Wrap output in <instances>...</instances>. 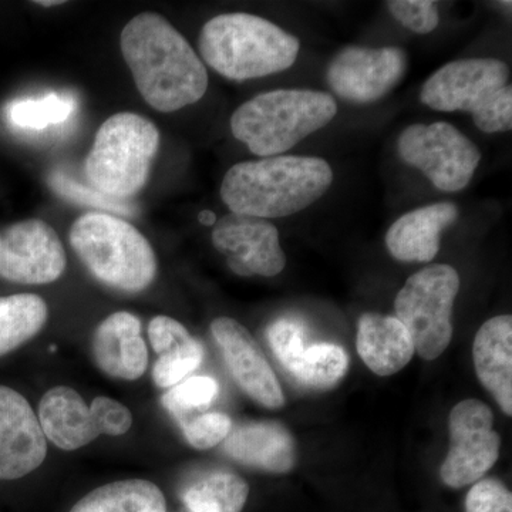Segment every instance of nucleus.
Instances as JSON below:
<instances>
[{
  "label": "nucleus",
  "mask_w": 512,
  "mask_h": 512,
  "mask_svg": "<svg viewBox=\"0 0 512 512\" xmlns=\"http://www.w3.org/2000/svg\"><path fill=\"white\" fill-rule=\"evenodd\" d=\"M448 433L450 448L440 467L441 481L456 490L477 483L500 457L493 410L480 400H463L451 410Z\"/></svg>",
  "instance_id": "9b49d317"
},
{
  "label": "nucleus",
  "mask_w": 512,
  "mask_h": 512,
  "mask_svg": "<svg viewBox=\"0 0 512 512\" xmlns=\"http://www.w3.org/2000/svg\"><path fill=\"white\" fill-rule=\"evenodd\" d=\"M211 238L238 276L272 278L285 269L279 231L268 220L229 212L214 225Z\"/></svg>",
  "instance_id": "4468645a"
},
{
  "label": "nucleus",
  "mask_w": 512,
  "mask_h": 512,
  "mask_svg": "<svg viewBox=\"0 0 512 512\" xmlns=\"http://www.w3.org/2000/svg\"><path fill=\"white\" fill-rule=\"evenodd\" d=\"M36 5H39V6H45V8H49V6H53V5H63V2L62 0H49V2H36Z\"/></svg>",
  "instance_id": "c9c22d12"
},
{
  "label": "nucleus",
  "mask_w": 512,
  "mask_h": 512,
  "mask_svg": "<svg viewBox=\"0 0 512 512\" xmlns=\"http://www.w3.org/2000/svg\"><path fill=\"white\" fill-rule=\"evenodd\" d=\"M211 333L229 373L244 393L266 409H282L285 396L281 384L249 330L238 320L221 316L212 320Z\"/></svg>",
  "instance_id": "2eb2a0df"
},
{
  "label": "nucleus",
  "mask_w": 512,
  "mask_h": 512,
  "mask_svg": "<svg viewBox=\"0 0 512 512\" xmlns=\"http://www.w3.org/2000/svg\"><path fill=\"white\" fill-rule=\"evenodd\" d=\"M356 348L377 376H392L413 359V340L396 316L365 313L357 323Z\"/></svg>",
  "instance_id": "412c9836"
},
{
  "label": "nucleus",
  "mask_w": 512,
  "mask_h": 512,
  "mask_svg": "<svg viewBox=\"0 0 512 512\" xmlns=\"http://www.w3.org/2000/svg\"><path fill=\"white\" fill-rule=\"evenodd\" d=\"M478 380L507 416H512V316L491 318L478 330L473 345Z\"/></svg>",
  "instance_id": "aec40b11"
},
{
  "label": "nucleus",
  "mask_w": 512,
  "mask_h": 512,
  "mask_svg": "<svg viewBox=\"0 0 512 512\" xmlns=\"http://www.w3.org/2000/svg\"><path fill=\"white\" fill-rule=\"evenodd\" d=\"M198 46L211 69L237 82L285 72L301 50L298 37L248 13H227L208 20Z\"/></svg>",
  "instance_id": "7ed1b4c3"
},
{
  "label": "nucleus",
  "mask_w": 512,
  "mask_h": 512,
  "mask_svg": "<svg viewBox=\"0 0 512 512\" xmlns=\"http://www.w3.org/2000/svg\"><path fill=\"white\" fill-rule=\"evenodd\" d=\"M120 46L138 92L153 109L171 113L207 93L205 64L163 16L141 13L131 19L121 32Z\"/></svg>",
  "instance_id": "f257e3e1"
},
{
  "label": "nucleus",
  "mask_w": 512,
  "mask_h": 512,
  "mask_svg": "<svg viewBox=\"0 0 512 512\" xmlns=\"http://www.w3.org/2000/svg\"><path fill=\"white\" fill-rule=\"evenodd\" d=\"M204 359V346L192 336L187 342L158 357L153 367V379L161 389H171L183 382L201 366Z\"/></svg>",
  "instance_id": "cd10ccee"
},
{
  "label": "nucleus",
  "mask_w": 512,
  "mask_h": 512,
  "mask_svg": "<svg viewBox=\"0 0 512 512\" xmlns=\"http://www.w3.org/2000/svg\"><path fill=\"white\" fill-rule=\"evenodd\" d=\"M185 440L197 450H208L218 446L231 433V417L224 413H205L195 419L184 420L181 423Z\"/></svg>",
  "instance_id": "7c9ffc66"
},
{
  "label": "nucleus",
  "mask_w": 512,
  "mask_h": 512,
  "mask_svg": "<svg viewBox=\"0 0 512 512\" xmlns=\"http://www.w3.org/2000/svg\"><path fill=\"white\" fill-rule=\"evenodd\" d=\"M198 221H200V224L205 225V227H214L218 220L217 215H215L214 212L204 210L200 212V215H198Z\"/></svg>",
  "instance_id": "f704fd0d"
},
{
  "label": "nucleus",
  "mask_w": 512,
  "mask_h": 512,
  "mask_svg": "<svg viewBox=\"0 0 512 512\" xmlns=\"http://www.w3.org/2000/svg\"><path fill=\"white\" fill-rule=\"evenodd\" d=\"M510 69L503 60L463 59L444 64L421 89V103L437 111H466L488 134L512 128Z\"/></svg>",
  "instance_id": "423d86ee"
},
{
  "label": "nucleus",
  "mask_w": 512,
  "mask_h": 512,
  "mask_svg": "<svg viewBox=\"0 0 512 512\" xmlns=\"http://www.w3.org/2000/svg\"><path fill=\"white\" fill-rule=\"evenodd\" d=\"M249 485L231 471H211L188 485L184 504L192 512H241L247 504Z\"/></svg>",
  "instance_id": "b1692460"
},
{
  "label": "nucleus",
  "mask_w": 512,
  "mask_h": 512,
  "mask_svg": "<svg viewBox=\"0 0 512 512\" xmlns=\"http://www.w3.org/2000/svg\"><path fill=\"white\" fill-rule=\"evenodd\" d=\"M76 100L72 94L50 93L36 99H20L10 103L6 114L9 123L29 133H43L63 126L72 119Z\"/></svg>",
  "instance_id": "393cba45"
},
{
  "label": "nucleus",
  "mask_w": 512,
  "mask_h": 512,
  "mask_svg": "<svg viewBox=\"0 0 512 512\" xmlns=\"http://www.w3.org/2000/svg\"><path fill=\"white\" fill-rule=\"evenodd\" d=\"M333 183L329 163L318 157L275 156L232 165L221 184L229 211L272 220L315 204Z\"/></svg>",
  "instance_id": "f03ea898"
},
{
  "label": "nucleus",
  "mask_w": 512,
  "mask_h": 512,
  "mask_svg": "<svg viewBox=\"0 0 512 512\" xmlns=\"http://www.w3.org/2000/svg\"><path fill=\"white\" fill-rule=\"evenodd\" d=\"M222 443L224 453L232 460L268 473H289L298 461L295 439L278 421L238 424Z\"/></svg>",
  "instance_id": "a211bd4d"
},
{
  "label": "nucleus",
  "mask_w": 512,
  "mask_h": 512,
  "mask_svg": "<svg viewBox=\"0 0 512 512\" xmlns=\"http://www.w3.org/2000/svg\"><path fill=\"white\" fill-rule=\"evenodd\" d=\"M39 419L47 441L63 451H76L101 434L119 437L133 426V414L111 397L97 396L92 404L72 387L56 386L39 404Z\"/></svg>",
  "instance_id": "1a4fd4ad"
},
{
  "label": "nucleus",
  "mask_w": 512,
  "mask_h": 512,
  "mask_svg": "<svg viewBox=\"0 0 512 512\" xmlns=\"http://www.w3.org/2000/svg\"><path fill=\"white\" fill-rule=\"evenodd\" d=\"M406 69V53L399 47L350 46L333 57L326 80L340 99L369 104L392 92Z\"/></svg>",
  "instance_id": "f8f14e48"
},
{
  "label": "nucleus",
  "mask_w": 512,
  "mask_h": 512,
  "mask_svg": "<svg viewBox=\"0 0 512 512\" xmlns=\"http://www.w3.org/2000/svg\"><path fill=\"white\" fill-rule=\"evenodd\" d=\"M387 9L397 22L417 35H427L439 26L440 13L430 0H390Z\"/></svg>",
  "instance_id": "2f4dec72"
},
{
  "label": "nucleus",
  "mask_w": 512,
  "mask_h": 512,
  "mask_svg": "<svg viewBox=\"0 0 512 512\" xmlns=\"http://www.w3.org/2000/svg\"><path fill=\"white\" fill-rule=\"evenodd\" d=\"M49 184L52 190L64 200L106 211V214L126 215V217H134L137 214V207L133 202L109 197L96 188L77 183L62 171L50 174Z\"/></svg>",
  "instance_id": "bb28decb"
},
{
  "label": "nucleus",
  "mask_w": 512,
  "mask_h": 512,
  "mask_svg": "<svg viewBox=\"0 0 512 512\" xmlns=\"http://www.w3.org/2000/svg\"><path fill=\"white\" fill-rule=\"evenodd\" d=\"M338 114L328 93L279 89L245 101L231 117V131L259 157L281 156L316 133Z\"/></svg>",
  "instance_id": "20e7f679"
},
{
  "label": "nucleus",
  "mask_w": 512,
  "mask_h": 512,
  "mask_svg": "<svg viewBox=\"0 0 512 512\" xmlns=\"http://www.w3.org/2000/svg\"><path fill=\"white\" fill-rule=\"evenodd\" d=\"M158 146L160 131L146 117L114 114L94 138L84 165L87 180L109 197L128 200L147 183Z\"/></svg>",
  "instance_id": "0eeeda50"
},
{
  "label": "nucleus",
  "mask_w": 512,
  "mask_h": 512,
  "mask_svg": "<svg viewBox=\"0 0 512 512\" xmlns=\"http://www.w3.org/2000/svg\"><path fill=\"white\" fill-rule=\"evenodd\" d=\"M460 275L453 266L436 264L410 276L394 299L396 318L413 340L421 359L443 355L453 338V308Z\"/></svg>",
  "instance_id": "6e6552de"
},
{
  "label": "nucleus",
  "mask_w": 512,
  "mask_h": 512,
  "mask_svg": "<svg viewBox=\"0 0 512 512\" xmlns=\"http://www.w3.org/2000/svg\"><path fill=\"white\" fill-rule=\"evenodd\" d=\"M70 245L90 274L121 292L144 291L157 275L147 238L130 222L106 212H87L70 229Z\"/></svg>",
  "instance_id": "39448f33"
},
{
  "label": "nucleus",
  "mask_w": 512,
  "mask_h": 512,
  "mask_svg": "<svg viewBox=\"0 0 512 512\" xmlns=\"http://www.w3.org/2000/svg\"><path fill=\"white\" fill-rule=\"evenodd\" d=\"M453 202H436L402 215L386 234L390 255L400 262L433 261L440 251L441 234L458 220Z\"/></svg>",
  "instance_id": "6ab92c4d"
},
{
  "label": "nucleus",
  "mask_w": 512,
  "mask_h": 512,
  "mask_svg": "<svg viewBox=\"0 0 512 512\" xmlns=\"http://www.w3.org/2000/svg\"><path fill=\"white\" fill-rule=\"evenodd\" d=\"M466 512H512L511 491L497 478L478 480L468 491Z\"/></svg>",
  "instance_id": "473e14b6"
},
{
  "label": "nucleus",
  "mask_w": 512,
  "mask_h": 512,
  "mask_svg": "<svg viewBox=\"0 0 512 512\" xmlns=\"http://www.w3.org/2000/svg\"><path fill=\"white\" fill-rule=\"evenodd\" d=\"M266 339L282 367L295 375L303 352H305V328L292 318L276 319L266 329Z\"/></svg>",
  "instance_id": "c756f323"
},
{
  "label": "nucleus",
  "mask_w": 512,
  "mask_h": 512,
  "mask_svg": "<svg viewBox=\"0 0 512 512\" xmlns=\"http://www.w3.org/2000/svg\"><path fill=\"white\" fill-rule=\"evenodd\" d=\"M349 369V356L335 343H318L306 348L293 379L315 390L335 387Z\"/></svg>",
  "instance_id": "a878e982"
},
{
  "label": "nucleus",
  "mask_w": 512,
  "mask_h": 512,
  "mask_svg": "<svg viewBox=\"0 0 512 512\" xmlns=\"http://www.w3.org/2000/svg\"><path fill=\"white\" fill-rule=\"evenodd\" d=\"M397 150L404 163L420 170L444 192L464 190L481 161L476 144L446 121L404 128Z\"/></svg>",
  "instance_id": "9d476101"
},
{
  "label": "nucleus",
  "mask_w": 512,
  "mask_h": 512,
  "mask_svg": "<svg viewBox=\"0 0 512 512\" xmlns=\"http://www.w3.org/2000/svg\"><path fill=\"white\" fill-rule=\"evenodd\" d=\"M148 336L154 352L160 356L192 338L183 323L165 315L156 316L151 320L148 325Z\"/></svg>",
  "instance_id": "72a5a7b5"
},
{
  "label": "nucleus",
  "mask_w": 512,
  "mask_h": 512,
  "mask_svg": "<svg viewBox=\"0 0 512 512\" xmlns=\"http://www.w3.org/2000/svg\"><path fill=\"white\" fill-rule=\"evenodd\" d=\"M218 392L217 380L210 376H192L171 387L163 396V404L168 412L184 421L188 413L210 406Z\"/></svg>",
  "instance_id": "c85d7f7f"
},
{
  "label": "nucleus",
  "mask_w": 512,
  "mask_h": 512,
  "mask_svg": "<svg viewBox=\"0 0 512 512\" xmlns=\"http://www.w3.org/2000/svg\"><path fill=\"white\" fill-rule=\"evenodd\" d=\"M163 491L151 481H114L94 488L73 505L70 512H165Z\"/></svg>",
  "instance_id": "4be33fe9"
},
{
  "label": "nucleus",
  "mask_w": 512,
  "mask_h": 512,
  "mask_svg": "<svg viewBox=\"0 0 512 512\" xmlns=\"http://www.w3.org/2000/svg\"><path fill=\"white\" fill-rule=\"evenodd\" d=\"M47 319L46 302L35 293L0 298V357L35 338L45 328Z\"/></svg>",
  "instance_id": "5701e85b"
},
{
  "label": "nucleus",
  "mask_w": 512,
  "mask_h": 512,
  "mask_svg": "<svg viewBox=\"0 0 512 512\" xmlns=\"http://www.w3.org/2000/svg\"><path fill=\"white\" fill-rule=\"evenodd\" d=\"M66 266L62 241L45 221L18 222L0 235V276L6 281L52 284L64 274Z\"/></svg>",
  "instance_id": "ddd939ff"
},
{
  "label": "nucleus",
  "mask_w": 512,
  "mask_h": 512,
  "mask_svg": "<svg viewBox=\"0 0 512 512\" xmlns=\"http://www.w3.org/2000/svg\"><path fill=\"white\" fill-rule=\"evenodd\" d=\"M94 363L104 375L134 382L147 372L148 349L141 322L130 312H116L94 330Z\"/></svg>",
  "instance_id": "f3484780"
},
{
  "label": "nucleus",
  "mask_w": 512,
  "mask_h": 512,
  "mask_svg": "<svg viewBox=\"0 0 512 512\" xmlns=\"http://www.w3.org/2000/svg\"><path fill=\"white\" fill-rule=\"evenodd\" d=\"M47 457V439L26 397L0 384V481L19 480Z\"/></svg>",
  "instance_id": "dca6fc26"
}]
</instances>
